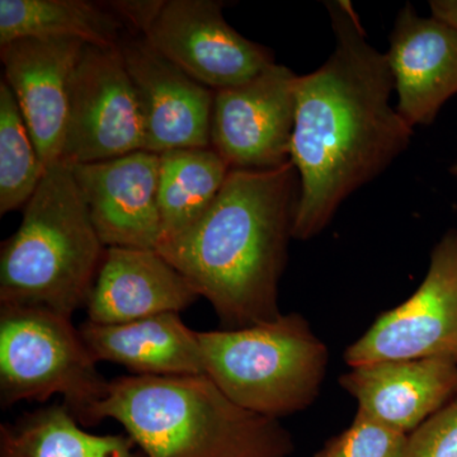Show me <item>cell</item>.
<instances>
[{"mask_svg": "<svg viewBox=\"0 0 457 457\" xmlns=\"http://www.w3.org/2000/svg\"><path fill=\"white\" fill-rule=\"evenodd\" d=\"M120 50L139 97L145 152L212 146L215 90L188 77L143 36H126Z\"/></svg>", "mask_w": 457, "mask_h": 457, "instance_id": "8fae6325", "label": "cell"}, {"mask_svg": "<svg viewBox=\"0 0 457 457\" xmlns=\"http://www.w3.org/2000/svg\"><path fill=\"white\" fill-rule=\"evenodd\" d=\"M408 440L409 435L357 413L314 457H405Z\"/></svg>", "mask_w": 457, "mask_h": 457, "instance_id": "7402d4cb", "label": "cell"}, {"mask_svg": "<svg viewBox=\"0 0 457 457\" xmlns=\"http://www.w3.org/2000/svg\"><path fill=\"white\" fill-rule=\"evenodd\" d=\"M357 413L411 435L457 396V365L440 360H389L339 376Z\"/></svg>", "mask_w": 457, "mask_h": 457, "instance_id": "9a60e30c", "label": "cell"}, {"mask_svg": "<svg viewBox=\"0 0 457 457\" xmlns=\"http://www.w3.org/2000/svg\"><path fill=\"white\" fill-rule=\"evenodd\" d=\"M106 253L69 162L45 171L16 233L0 248V303L71 318L88 302Z\"/></svg>", "mask_w": 457, "mask_h": 457, "instance_id": "277c9868", "label": "cell"}, {"mask_svg": "<svg viewBox=\"0 0 457 457\" xmlns=\"http://www.w3.org/2000/svg\"><path fill=\"white\" fill-rule=\"evenodd\" d=\"M405 457H457V396L409 435Z\"/></svg>", "mask_w": 457, "mask_h": 457, "instance_id": "603a6c76", "label": "cell"}, {"mask_svg": "<svg viewBox=\"0 0 457 457\" xmlns=\"http://www.w3.org/2000/svg\"><path fill=\"white\" fill-rule=\"evenodd\" d=\"M84 45L74 38H22L0 45L4 80L46 170L62 161L69 90Z\"/></svg>", "mask_w": 457, "mask_h": 457, "instance_id": "4fadbf2b", "label": "cell"}, {"mask_svg": "<svg viewBox=\"0 0 457 457\" xmlns=\"http://www.w3.org/2000/svg\"><path fill=\"white\" fill-rule=\"evenodd\" d=\"M450 171H451V174H453V179H455L457 180V158H456L455 163L451 165Z\"/></svg>", "mask_w": 457, "mask_h": 457, "instance_id": "d4e9b609", "label": "cell"}, {"mask_svg": "<svg viewBox=\"0 0 457 457\" xmlns=\"http://www.w3.org/2000/svg\"><path fill=\"white\" fill-rule=\"evenodd\" d=\"M299 198L291 162L231 170L209 210L156 252L212 303L225 329L275 320Z\"/></svg>", "mask_w": 457, "mask_h": 457, "instance_id": "7a4b0ae2", "label": "cell"}, {"mask_svg": "<svg viewBox=\"0 0 457 457\" xmlns=\"http://www.w3.org/2000/svg\"><path fill=\"white\" fill-rule=\"evenodd\" d=\"M117 420L146 457H290L278 420L246 411L207 375L120 376L108 381L96 425Z\"/></svg>", "mask_w": 457, "mask_h": 457, "instance_id": "3957f363", "label": "cell"}, {"mask_svg": "<svg viewBox=\"0 0 457 457\" xmlns=\"http://www.w3.org/2000/svg\"><path fill=\"white\" fill-rule=\"evenodd\" d=\"M230 170L212 146L170 150L159 155L161 242L191 227L209 210Z\"/></svg>", "mask_w": 457, "mask_h": 457, "instance_id": "ffe728a7", "label": "cell"}, {"mask_svg": "<svg viewBox=\"0 0 457 457\" xmlns=\"http://www.w3.org/2000/svg\"><path fill=\"white\" fill-rule=\"evenodd\" d=\"M204 374L246 411L278 420L320 395L329 351L299 312L240 329L198 332Z\"/></svg>", "mask_w": 457, "mask_h": 457, "instance_id": "5b68a950", "label": "cell"}, {"mask_svg": "<svg viewBox=\"0 0 457 457\" xmlns=\"http://www.w3.org/2000/svg\"><path fill=\"white\" fill-rule=\"evenodd\" d=\"M79 332L97 363H117L134 375H206L198 332L186 326L177 312L119 326L87 320Z\"/></svg>", "mask_w": 457, "mask_h": 457, "instance_id": "e0dca14e", "label": "cell"}, {"mask_svg": "<svg viewBox=\"0 0 457 457\" xmlns=\"http://www.w3.org/2000/svg\"><path fill=\"white\" fill-rule=\"evenodd\" d=\"M297 75L273 64L253 79L216 90L212 146L230 170H276L290 161Z\"/></svg>", "mask_w": 457, "mask_h": 457, "instance_id": "30bf717a", "label": "cell"}, {"mask_svg": "<svg viewBox=\"0 0 457 457\" xmlns=\"http://www.w3.org/2000/svg\"><path fill=\"white\" fill-rule=\"evenodd\" d=\"M350 368L389 360H440L457 365V228L432 249L422 284L404 303L381 312L345 348Z\"/></svg>", "mask_w": 457, "mask_h": 457, "instance_id": "52a82bcc", "label": "cell"}, {"mask_svg": "<svg viewBox=\"0 0 457 457\" xmlns=\"http://www.w3.org/2000/svg\"><path fill=\"white\" fill-rule=\"evenodd\" d=\"M108 381L97 369L71 318L37 306L0 303V402L62 404L82 426H95V411Z\"/></svg>", "mask_w": 457, "mask_h": 457, "instance_id": "8992f818", "label": "cell"}, {"mask_svg": "<svg viewBox=\"0 0 457 457\" xmlns=\"http://www.w3.org/2000/svg\"><path fill=\"white\" fill-rule=\"evenodd\" d=\"M128 35L130 29L107 2L0 0V45L22 38H74L116 47Z\"/></svg>", "mask_w": 457, "mask_h": 457, "instance_id": "ac0fdd59", "label": "cell"}, {"mask_svg": "<svg viewBox=\"0 0 457 457\" xmlns=\"http://www.w3.org/2000/svg\"><path fill=\"white\" fill-rule=\"evenodd\" d=\"M42 164L11 87L0 82V215L25 207L40 186Z\"/></svg>", "mask_w": 457, "mask_h": 457, "instance_id": "44dd1931", "label": "cell"}, {"mask_svg": "<svg viewBox=\"0 0 457 457\" xmlns=\"http://www.w3.org/2000/svg\"><path fill=\"white\" fill-rule=\"evenodd\" d=\"M0 457H146L129 435H93L64 404L0 426Z\"/></svg>", "mask_w": 457, "mask_h": 457, "instance_id": "d6986e66", "label": "cell"}, {"mask_svg": "<svg viewBox=\"0 0 457 457\" xmlns=\"http://www.w3.org/2000/svg\"><path fill=\"white\" fill-rule=\"evenodd\" d=\"M386 53L398 95L396 111L411 129L435 121L457 95V31L404 5L394 22Z\"/></svg>", "mask_w": 457, "mask_h": 457, "instance_id": "5bb4252c", "label": "cell"}, {"mask_svg": "<svg viewBox=\"0 0 457 457\" xmlns=\"http://www.w3.org/2000/svg\"><path fill=\"white\" fill-rule=\"evenodd\" d=\"M224 3L163 0L143 37L155 51L212 90L239 86L276 64L272 51L225 21Z\"/></svg>", "mask_w": 457, "mask_h": 457, "instance_id": "9c48e42d", "label": "cell"}, {"mask_svg": "<svg viewBox=\"0 0 457 457\" xmlns=\"http://www.w3.org/2000/svg\"><path fill=\"white\" fill-rule=\"evenodd\" d=\"M432 17L453 27L457 31V0H432L429 2Z\"/></svg>", "mask_w": 457, "mask_h": 457, "instance_id": "cb8c5ba5", "label": "cell"}, {"mask_svg": "<svg viewBox=\"0 0 457 457\" xmlns=\"http://www.w3.org/2000/svg\"><path fill=\"white\" fill-rule=\"evenodd\" d=\"M335 33L332 55L297 75L290 161L300 180L293 237L309 240L330 224L341 204L411 145L414 131L390 104L394 78L386 54L348 0L327 2Z\"/></svg>", "mask_w": 457, "mask_h": 457, "instance_id": "6da1fadb", "label": "cell"}, {"mask_svg": "<svg viewBox=\"0 0 457 457\" xmlns=\"http://www.w3.org/2000/svg\"><path fill=\"white\" fill-rule=\"evenodd\" d=\"M71 167L90 220L106 248L156 251L162 240L158 154L140 150Z\"/></svg>", "mask_w": 457, "mask_h": 457, "instance_id": "7c38bea8", "label": "cell"}, {"mask_svg": "<svg viewBox=\"0 0 457 457\" xmlns=\"http://www.w3.org/2000/svg\"><path fill=\"white\" fill-rule=\"evenodd\" d=\"M198 294L156 251L106 248L87 302L88 320L101 326L132 323L187 309Z\"/></svg>", "mask_w": 457, "mask_h": 457, "instance_id": "2e32d148", "label": "cell"}, {"mask_svg": "<svg viewBox=\"0 0 457 457\" xmlns=\"http://www.w3.org/2000/svg\"><path fill=\"white\" fill-rule=\"evenodd\" d=\"M140 150L144 117L120 46L84 45L69 90L62 159L96 163Z\"/></svg>", "mask_w": 457, "mask_h": 457, "instance_id": "ba28073f", "label": "cell"}]
</instances>
